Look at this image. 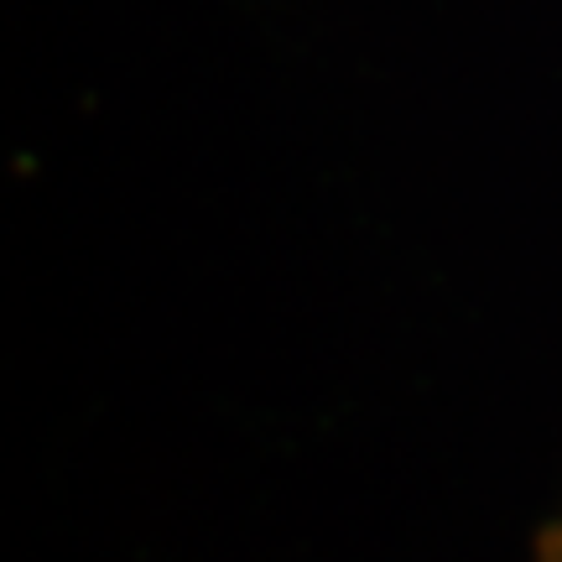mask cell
<instances>
[{
    "mask_svg": "<svg viewBox=\"0 0 562 562\" xmlns=\"http://www.w3.org/2000/svg\"><path fill=\"white\" fill-rule=\"evenodd\" d=\"M537 562H562V516L537 537Z\"/></svg>",
    "mask_w": 562,
    "mask_h": 562,
    "instance_id": "cell-1",
    "label": "cell"
}]
</instances>
